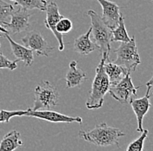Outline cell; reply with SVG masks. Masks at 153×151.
Listing matches in <instances>:
<instances>
[{"label": "cell", "mask_w": 153, "mask_h": 151, "mask_svg": "<svg viewBox=\"0 0 153 151\" xmlns=\"http://www.w3.org/2000/svg\"><path fill=\"white\" fill-rule=\"evenodd\" d=\"M86 14L91 21V33L94 43L98 46L102 57H109L111 52V43L112 38L111 30L102 20L101 17L93 10H89Z\"/></svg>", "instance_id": "3"}, {"label": "cell", "mask_w": 153, "mask_h": 151, "mask_svg": "<svg viewBox=\"0 0 153 151\" xmlns=\"http://www.w3.org/2000/svg\"><path fill=\"white\" fill-rule=\"evenodd\" d=\"M114 52L117 55L114 63L122 67L126 74H131V72H134L137 65L141 63L136 44L135 36H132L131 40L127 43L121 42L119 47L116 49Z\"/></svg>", "instance_id": "4"}, {"label": "cell", "mask_w": 153, "mask_h": 151, "mask_svg": "<svg viewBox=\"0 0 153 151\" xmlns=\"http://www.w3.org/2000/svg\"><path fill=\"white\" fill-rule=\"evenodd\" d=\"M150 91L151 88L147 87V90L145 95L141 98H134L133 100L130 103L131 105V108L133 110L134 113L136 115L137 121V132H143V117L149 111L151 108V102H150Z\"/></svg>", "instance_id": "12"}, {"label": "cell", "mask_w": 153, "mask_h": 151, "mask_svg": "<svg viewBox=\"0 0 153 151\" xmlns=\"http://www.w3.org/2000/svg\"><path fill=\"white\" fill-rule=\"evenodd\" d=\"M91 27L88 30L86 33L79 36L75 39L74 50L80 55L86 56L96 50H98V46L91 40Z\"/></svg>", "instance_id": "15"}, {"label": "cell", "mask_w": 153, "mask_h": 151, "mask_svg": "<svg viewBox=\"0 0 153 151\" xmlns=\"http://www.w3.org/2000/svg\"><path fill=\"white\" fill-rule=\"evenodd\" d=\"M0 31H1L2 33H8V31H7V30H6L4 28V27H3L2 25H0Z\"/></svg>", "instance_id": "26"}, {"label": "cell", "mask_w": 153, "mask_h": 151, "mask_svg": "<svg viewBox=\"0 0 153 151\" xmlns=\"http://www.w3.org/2000/svg\"><path fill=\"white\" fill-rule=\"evenodd\" d=\"M14 10V7L3 0H0V25L6 24L9 23L11 13Z\"/></svg>", "instance_id": "20"}, {"label": "cell", "mask_w": 153, "mask_h": 151, "mask_svg": "<svg viewBox=\"0 0 153 151\" xmlns=\"http://www.w3.org/2000/svg\"><path fill=\"white\" fill-rule=\"evenodd\" d=\"M87 78L86 73L77 67L76 61H71L69 64V70L65 76L67 88H75L80 86Z\"/></svg>", "instance_id": "14"}, {"label": "cell", "mask_w": 153, "mask_h": 151, "mask_svg": "<svg viewBox=\"0 0 153 151\" xmlns=\"http://www.w3.org/2000/svg\"><path fill=\"white\" fill-rule=\"evenodd\" d=\"M4 37L9 41L10 46L11 49V52L13 56L16 57L19 61L24 62L25 66H30L33 63L34 56L33 51L30 50L25 45H21L10 37L9 33H4Z\"/></svg>", "instance_id": "13"}, {"label": "cell", "mask_w": 153, "mask_h": 151, "mask_svg": "<svg viewBox=\"0 0 153 151\" xmlns=\"http://www.w3.org/2000/svg\"><path fill=\"white\" fill-rule=\"evenodd\" d=\"M146 86L147 87H149V88H151V90H152V93H153V74L152 76V77H151V79L146 83Z\"/></svg>", "instance_id": "25"}, {"label": "cell", "mask_w": 153, "mask_h": 151, "mask_svg": "<svg viewBox=\"0 0 153 151\" xmlns=\"http://www.w3.org/2000/svg\"><path fill=\"white\" fill-rule=\"evenodd\" d=\"M29 109L26 110H0V123H9L10 120L14 117V116H22V115H25L28 112Z\"/></svg>", "instance_id": "22"}, {"label": "cell", "mask_w": 153, "mask_h": 151, "mask_svg": "<svg viewBox=\"0 0 153 151\" xmlns=\"http://www.w3.org/2000/svg\"><path fill=\"white\" fill-rule=\"evenodd\" d=\"M25 116L29 117H35L38 118L46 122L50 123H82L83 119L79 116H69L65 114L58 113L57 111H53L51 110H32L31 109L29 108V110Z\"/></svg>", "instance_id": "9"}, {"label": "cell", "mask_w": 153, "mask_h": 151, "mask_svg": "<svg viewBox=\"0 0 153 151\" xmlns=\"http://www.w3.org/2000/svg\"><path fill=\"white\" fill-rule=\"evenodd\" d=\"M148 134H149V131L147 130H143L142 135L137 139H136L135 141L131 142L128 145V147H127L125 151H143L144 141L147 138Z\"/></svg>", "instance_id": "21"}, {"label": "cell", "mask_w": 153, "mask_h": 151, "mask_svg": "<svg viewBox=\"0 0 153 151\" xmlns=\"http://www.w3.org/2000/svg\"><path fill=\"white\" fill-rule=\"evenodd\" d=\"M111 32H112L111 42H125V43H127L131 40V38L127 34L123 15H121V17H120L117 26L113 30H111Z\"/></svg>", "instance_id": "19"}, {"label": "cell", "mask_w": 153, "mask_h": 151, "mask_svg": "<svg viewBox=\"0 0 153 151\" xmlns=\"http://www.w3.org/2000/svg\"><path fill=\"white\" fill-rule=\"evenodd\" d=\"M78 135L86 142H91L97 147L116 145L117 148H120L119 138L124 136L125 134L117 128L110 127L105 123H102L96 125L91 130H80Z\"/></svg>", "instance_id": "1"}, {"label": "cell", "mask_w": 153, "mask_h": 151, "mask_svg": "<svg viewBox=\"0 0 153 151\" xmlns=\"http://www.w3.org/2000/svg\"><path fill=\"white\" fill-rule=\"evenodd\" d=\"M13 1L20 8L26 10H39L45 11L48 2L46 0H10Z\"/></svg>", "instance_id": "18"}, {"label": "cell", "mask_w": 153, "mask_h": 151, "mask_svg": "<svg viewBox=\"0 0 153 151\" xmlns=\"http://www.w3.org/2000/svg\"><path fill=\"white\" fill-rule=\"evenodd\" d=\"M20 136V133L16 130L6 134L0 142V151H14L24 145V142L21 141Z\"/></svg>", "instance_id": "16"}, {"label": "cell", "mask_w": 153, "mask_h": 151, "mask_svg": "<svg viewBox=\"0 0 153 151\" xmlns=\"http://www.w3.org/2000/svg\"><path fill=\"white\" fill-rule=\"evenodd\" d=\"M107 59H109V57H102L100 63L96 68V74L91 84V90L86 102V108L88 110L101 108L104 104L105 95L111 87L109 77L104 69V64Z\"/></svg>", "instance_id": "2"}, {"label": "cell", "mask_w": 153, "mask_h": 151, "mask_svg": "<svg viewBox=\"0 0 153 151\" xmlns=\"http://www.w3.org/2000/svg\"><path fill=\"white\" fill-rule=\"evenodd\" d=\"M137 88L134 86L131 74H126L117 84L111 85L109 93L120 104H130L137 96Z\"/></svg>", "instance_id": "6"}, {"label": "cell", "mask_w": 153, "mask_h": 151, "mask_svg": "<svg viewBox=\"0 0 153 151\" xmlns=\"http://www.w3.org/2000/svg\"><path fill=\"white\" fill-rule=\"evenodd\" d=\"M30 17V14L29 13L28 10L22 8L18 10L14 9L11 13L10 22L6 24H4L3 27L8 31V33H10L12 35L28 30L30 27L29 22Z\"/></svg>", "instance_id": "8"}, {"label": "cell", "mask_w": 153, "mask_h": 151, "mask_svg": "<svg viewBox=\"0 0 153 151\" xmlns=\"http://www.w3.org/2000/svg\"><path fill=\"white\" fill-rule=\"evenodd\" d=\"M103 9V14H102V20L104 21L105 24L111 29H115L118 23L119 19L122 15L120 12V7L111 1L109 0H97Z\"/></svg>", "instance_id": "11"}, {"label": "cell", "mask_w": 153, "mask_h": 151, "mask_svg": "<svg viewBox=\"0 0 153 151\" xmlns=\"http://www.w3.org/2000/svg\"><path fill=\"white\" fill-rule=\"evenodd\" d=\"M0 37H4V33H1L0 34ZM0 47H1V44H0Z\"/></svg>", "instance_id": "27"}, {"label": "cell", "mask_w": 153, "mask_h": 151, "mask_svg": "<svg viewBox=\"0 0 153 151\" xmlns=\"http://www.w3.org/2000/svg\"><path fill=\"white\" fill-rule=\"evenodd\" d=\"M152 2H153V0H152Z\"/></svg>", "instance_id": "28"}, {"label": "cell", "mask_w": 153, "mask_h": 151, "mask_svg": "<svg viewBox=\"0 0 153 151\" xmlns=\"http://www.w3.org/2000/svg\"><path fill=\"white\" fill-rule=\"evenodd\" d=\"M46 19L45 20V24L55 36L58 43V50L62 51L65 49V44L63 41V35L59 34L56 30V25L58 21L64 17L60 14L58 6L55 2H48L46 6Z\"/></svg>", "instance_id": "10"}, {"label": "cell", "mask_w": 153, "mask_h": 151, "mask_svg": "<svg viewBox=\"0 0 153 151\" xmlns=\"http://www.w3.org/2000/svg\"><path fill=\"white\" fill-rule=\"evenodd\" d=\"M72 22L70 19L63 18L61 19L56 25V30L59 34H66L72 30Z\"/></svg>", "instance_id": "23"}, {"label": "cell", "mask_w": 153, "mask_h": 151, "mask_svg": "<svg viewBox=\"0 0 153 151\" xmlns=\"http://www.w3.org/2000/svg\"><path fill=\"white\" fill-rule=\"evenodd\" d=\"M105 73L108 76L111 85L117 84L122 77H124V75H126L125 71L122 67L116 64L114 62H111L109 59L105 61L104 64Z\"/></svg>", "instance_id": "17"}, {"label": "cell", "mask_w": 153, "mask_h": 151, "mask_svg": "<svg viewBox=\"0 0 153 151\" xmlns=\"http://www.w3.org/2000/svg\"><path fill=\"white\" fill-rule=\"evenodd\" d=\"M18 59H16L15 61L9 60V58H7L3 53L0 52V70L8 69L10 70H14L18 68Z\"/></svg>", "instance_id": "24"}, {"label": "cell", "mask_w": 153, "mask_h": 151, "mask_svg": "<svg viewBox=\"0 0 153 151\" xmlns=\"http://www.w3.org/2000/svg\"><path fill=\"white\" fill-rule=\"evenodd\" d=\"M59 92L56 87L48 81H42L34 90V105L32 110H51L58 104Z\"/></svg>", "instance_id": "5"}, {"label": "cell", "mask_w": 153, "mask_h": 151, "mask_svg": "<svg viewBox=\"0 0 153 151\" xmlns=\"http://www.w3.org/2000/svg\"><path fill=\"white\" fill-rule=\"evenodd\" d=\"M21 42L25 47L31 50L33 52H36L38 56L49 57L50 52L54 49L48 44L45 39L38 30L28 32L24 38H21Z\"/></svg>", "instance_id": "7"}]
</instances>
